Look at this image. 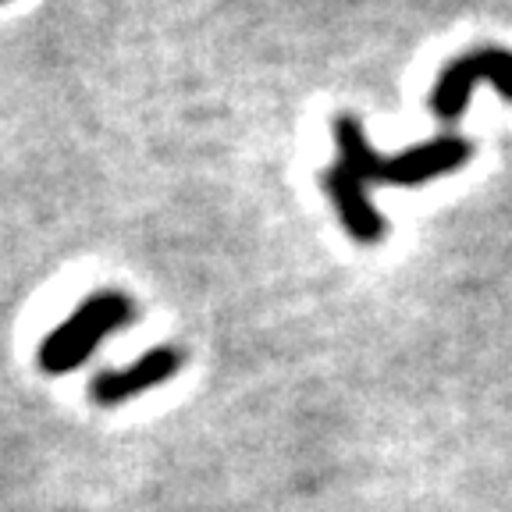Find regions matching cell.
Masks as SVG:
<instances>
[{"label": "cell", "instance_id": "6da1fadb", "mask_svg": "<svg viewBox=\"0 0 512 512\" xmlns=\"http://www.w3.org/2000/svg\"><path fill=\"white\" fill-rule=\"evenodd\" d=\"M335 146H338V164L349 168L363 185H424L434 178L459 171L470 160L473 146L463 136H438L431 143H420L413 150L399 153V157H381L370 146L367 128L352 114H338L335 118Z\"/></svg>", "mask_w": 512, "mask_h": 512}, {"label": "cell", "instance_id": "7a4b0ae2", "mask_svg": "<svg viewBox=\"0 0 512 512\" xmlns=\"http://www.w3.org/2000/svg\"><path fill=\"white\" fill-rule=\"evenodd\" d=\"M132 320H136V306L125 292H114V288L93 292L75 306L72 317L61 320L54 331H47V338L36 349V363L50 377L75 374L82 363L93 360V352L100 349L107 335L121 331Z\"/></svg>", "mask_w": 512, "mask_h": 512}, {"label": "cell", "instance_id": "3957f363", "mask_svg": "<svg viewBox=\"0 0 512 512\" xmlns=\"http://www.w3.org/2000/svg\"><path fill=\"white\" fill-rule=\"evenodd\" d=\"M477 82H491L505 100H512V50L505 47H480L456 57L445 72L438 75V86L431 93V107L441 121L456 125L463 118L470 93Z\"/></svg>", "mask_w": 512, "mask_h": 512}, {"label": "cell", "instance_id": "277c9868", "mask_svg": "<svg viewBox=\"0 0 512 512\" xmlns=\"http://www.w3.org/2000/svg\"><path fill=\"white\" fill-rule=\"evenodd\" d=\"M182 363H185V356L178 345H153V349H146L143 356H136V360L125 363V367H111V370L93 374V381H89V399L104 409L125 406V402L139 399L143 392H153L160 384H168L171 377L182 370Z\"/></svg>", "mask_w": 512, "mask_h": 512}, {"label": "cell", "instance_id": "5b68a950", "mask_svg": "<svg viewBox=\"0 0 512 512\" xmlns=\"http://www.w3.org/2000/svg\"><path fill=\"white\" fill-rule=\"evenodd\" d=\"M324 185H328V196L335 203L338 217H342V228L352 235L356 242H381L384 232H388V221L381 217V210L370 203V189L352 175L342 164H331L328 175H324Z\"/></svg>", "mask_w": 512, "mask_h": 512}, {"label": "cell", "instance_id": "8992f818", "mask_svg": "<svg viewBox=\"0 0 512 512\" xmlns=\"http://www.w3.org/2000/svg\"><path fill=\"white\" fill-rule=\"evenodd\" d=\"M0 4H4V0H0Z\"/></svg>", "mask_w": 512, "mask_h": 512}]
</instances>
